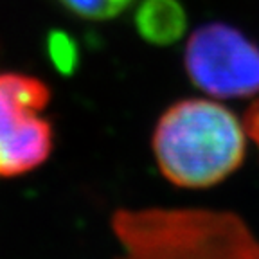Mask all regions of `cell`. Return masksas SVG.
<instances>
[{"mask_svg":"<svg viewBox=\"0 0 259 259\" xmlns=\"http://www.w3.org/2000/svg\"><path fill=\"white\" fill-rule=\"evenodd\" d=\"M247 130L225 105L180 99L158 117L151 137L162 177L182 189H207L229 178L245 160Z\"/></svg>","mask_w":259,"mask_h":259,"instance_id":"6da1fadb","label":"cell"},{"mask_svg":"<svg viewBox=\"0 0 259 259\" xmlns=\"http://www.w3.org/2000/svg\"><path fill=\"white\" fill-rule=\"evenodd\" d=\"M115 259H259V239L238 214L214 209H119Z\"/></svg>","mask_w":259,"mask_h":259,"instance_id":"7a4b0ae2","label":"cell"},{"mask_svg":"<svg viewBox=\"0 0 259 259\" xmlns=\"http://www.w3.org/2000/svg\"><path fill=\"white\" fill-rule=\"evenodd\" d=\"M51 89L31 74L0 70V178H16L44 166L54 148L45 108Z\"/></svg>","mask_w":259,"mask_h":259,"instance_id":"3957f363","label":"cell"},{"mask_svg":"<svg viewBox=\"0 0 259 259\" xmlns=\"http://www.w3.org/2000/svg\"><path fill=\"white\" fill-rule=\"evenodd\" d=\"M184 65L191 83L218 99L259 92V47L231 25L196 29L187 40Z\"/></svg>","mask_w":259,"mask_h":259,"instance_id":"277c9868","label":"cell"},{"mask_svg":"<svg viewBox=\"0 0 259 259\" xmlns=\"http://www.w3.org/2000/svg\"><path fill=\"white\" fill-rule=\"evenodd\" d=\"M135 27L148 44L171 45L187 29V15L178 0H144L135 13Z\"/></svg>","mask_w":259,"mask_h":259,"instance_id":"5b68a950","label":"cell"},{"mask_svg":"<svg viewBox=\"0 0 259 259\" xmlns=\"http://www.w3.org/2000/svg\"><path fill=\"white\" fill-rule=\"evenodd\" d=\"M134 0H60L70 13L85 20H110L119 16Z\"/></svg>","mask_w":259,"mask_h":259,"instance_id":"8992f818","label":"cell"},{"mask_svg":"<svg viewBox=\"0 0 259 259\" xmlns=\"http://www.w3.org/2000/svg\"><path fill=\"white\" fill-rule=\"evenodd\" d=\"M47 51L51 61L54 63L61 74H72L76 69L79 54H77V45L67 32L53 31L47 38Z\"/></svg>","mask_w":259,"mask_h":259,"instance_id":"52a82bcc","label":"cell"},{"mask_svg":"<svg viewBox=\"0 0 259 259\" xmlns=\"http://www.w3.org/2000/svg\"><path fill=\"white\" fill-rule=\"evenodd\" d=\"M243 124H245V130H247L248 139L254 141L255 146L259 148V99L247 110Z\"/></svg>","mask_w":259,"mask_h":259,"instance_id":"ba28073f","label":"cell"}]
</instances>
